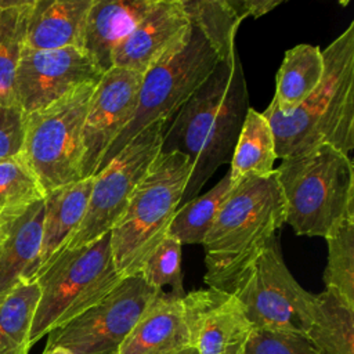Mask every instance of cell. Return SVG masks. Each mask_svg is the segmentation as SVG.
Wrapping results in <instances>:
<instances>
[{
    "label": "cell",
    "mask_w": 354,
    "mask_h": 354,
    "mask_svg": "<svg viewBox=\"0 0 354 354\" xmlns=\"http://www.w3.org/2000/svg\"><path fill=\"white\" fill-rule=\"evenodd\" d=\"M249 108L248 84L236 51L230 61L217 62L169 120L160 152H180L191 163L180 206L198 196L216 170L231 162Z\"/></svg>",
    "instance_id": "6da1fadb"
},
{
    "label": "cell",
    "mask_w": 354,
    "mask_h": 354,
    "mask_svg": "<svg viewBox=\"0 0 354 354\" xmlns=\"http://www.w3.org/2000/svg\"><path fill=\"white\" fill-rule=\"evenodd\" d=\"M283 223L285 205L275 170L231 185L202 243L206 285L232 293Z\"/></svg>",
    "instance_id": "7a4b0ae2"
},
{
    "label": "cell",
    "mask_w": 354,
    "mask_h": 354,
    "mask_svg": "<svg viewBox=\"0 0 354 354\" xmlns=\"http://www.w3.org/2000/svg\"><path fill=\"white\" fill-rule=\"evenodd\" d=\"M324 76L292 113L267 106L277 158L286 159L328 144L348 155L354 149V21L322 50Z\"/></svg>",
    "instance_id": "3957f363"
},
{
    "label": "cell",
    "mask_w": 354,
    "mask_h": 354,
    "mask_svg": "<svg viewBox=\"0 0 354 354\" xmlns=\"http://www.w3.org/2000/svg\"><path fill=\"white\" fill-rule=\"evenodd\" d=\"M275 171L285 223L296 235L326 238L354 220V165L337 148L324 144L282 159Z\"/></svg>",
    "instance_id": "277c9868"
},
{
    "label": "cell",
    "mask_w": 354,
    "mask_h": 354,
    "mask_svg": "<svg viewBox=\"0 0 354 354\" xmlns=\"http://www.w3.org/2000/svg\"><path fill=\"white\" fill-rule=\"evenodd\" d=\"M122 279L112 254L111 232L87 245L62 249L36 277L40 299L30 346L98 303Z\"/></svg>",
    "instance_id": "5b68a950"
},
{
    "label": "cell",
    "mask_w": 354,
    "mask_h": 354,
    "mask_svg": "<svg viewBox=\"0 0 354 354\" xmlns=\"http://www.w3.org/2000/svg\"><path fill=\"white\" fill-rule=\"evenodd\" d=\"M191 174L180 152H159L111 232L115 266L122 278L137 275L149 253L166 236Z\"/></svg>",
    "instance_id": "8992f818"
},
{
    "label": "cell",
    "mask_w": 354,
    "mask_h": 354,
    "mask_svg": "<svg viewBox=\"0 0 354 354\" xmlns=\"http://www.w3.org/2000/svg\"><path fill=\"white\" fill-rule=\"evenodd\" d=\"M97 84L80 86L26 115L21 155L44 194L82 180L83 126Z\"/></svg>",
    "instance_id": "52a82bcc"
},
{
    "label": "cell",
    "mask_w": 354,
    "mask_h": 354,
    "mask_svg": "<svg viewBox=\"0 0 354 354\" xmlns=\"http://www.w3.org/2000/svg\"><path fill=\"white\" fill-rule=\"evenodd\" d=\"M218 58L202 33L192 26L188 40L148 69L141 82L136 111L106 149L98 170H102L141 130L158 120H169L209 77Z\"/></svg>",
    "instance_id": "ba28073f"
},
{
    "label": "cell",
    "mask_w": 354,
    "mask_h": 354,
    "mask_svg": "<svg viewBox=\"0 0 354 354\" xmlns=\"http://www.w3.org/2000/svg\"><path fill=\"white\" fill-rule=\"evenodd\" d=\"M232 295L253 328L306 335L314 293L301 288L288 270L278 236L246 268Z\"/></svg>",
    "instance_id": "9c48e42d"
},
{
    "label": "cell",
    "mask_w": 354,
    "mask_h": 354,
    "mask_svg": "<svg viewBox=\"0 0 354 354\" xmlns=\"http://www.w3.org/2000/svg\"><path fill=\"white\" fill-rule=\"evenodd\" d=\"M166 124V120H158L141 130L94 176L84 217L64 249L87 245L116 225L133 192L160 152Z\"/></svg>",
    "instance_id": "30bf717a"
},
{
    "label": "cell",
    "mask_w": 354,
    "mask_h": 354,
    "mask_svg": "<svg viewBox=\"0 0 354 354\" xmlns=\"http://www.w3.org/2000/svg\"><path fill=\"white\" fill-rule=\"evenodd\" d=\"M159 292L138 274L123 278L98 303L48 332L44 348L62 347L72 354H116Z\"/></svg>",
    "instance_id": "8fae6325"
},
{
    "label": "cell",
    "mask_w": 354,
    "mask_h": 354,
    "mask_svg": "<svg viewBox=\"0 0 354 354\" xmlns=\"http://www.w3.org/2000/svg\"><path fill=\"white\" fill-rule=\"evenodd\" d=\"M102 75L82 48H24L15 71L14 100L28 115L80 86L97 84Z\"/></svg>",
    "instance_id": "7c38bea8"
},
{
    "label": "cell",
    "mask_w": 354,
    "mask_h": 354,
    "mask_svg": "<svg viewBox=\"0 0 354 354\" xmlns=\"http://www.w3.org/2000/svg\"><path fill=\"white\" fill-rule=\"evenodd\" d=\"M142 73L111 68L95 86L83 126L82 178L94 177L116 137L130 122L138 101Z\"/></svg>",
    "instance_id": "4fadbf2b"
},
{
    "label": "cell",
    "mask_w": 354,
    "mask_h": 354,
    "mask_svg": "<svg viewBox=\"0 0 354 354\" xmlns=\"http://www.w3.org/2000/svg\"><path fill=\"white\" fill-rule=\"evenodd\" d=\"M184 319L195 354H241L253 329L239 300L214 288L183 296Z\"/></svg>",
    "instance_id": "5bb4252c"
},
{
    "label": "cell",
    "mask_w": 354,
    "mask_h": 354,
    "mask_svg": "<svg viewBox=\"0 0 354 354\" xmlns=\"http://www.w3.org/2000/svg\"><path fill=\"white\" fill-rule=\"evenodd\" d=\"M191 21L181 0H156L127 37L116 47L112 68L145 73L189 37Z\"/></svg>",
    "instance_id": "9a60e30c"
},
{
    "label": "cell",
    "mask_w": 354,
    "mask_h": 354,
    "mask_svg": "<svg viewBox=\"0 0 354 354\" xmlns=\"http://www.w3.org/2000/svg\"><path fill=\"white\" fill-rule=\"evenodd\" d=\"M44 198L0 214V297L39 268Z\"/></svg>",
    "instance_id": "2e32d148"
},
{
    "label": "cell",
    "mask_w": 354,
    "mask_h": 354,
    "mask_svg": "<svg viewBox=\"0 0 354 354\" xmlns=\"http://www.w3.org/2000/svg\"><path fill=\"white\" fill-rule=\"evenodd\" d=\"M183 297L159 292L116 354H195L184 319Z\"/></svg>",
    "instance_id": "e0dca14e"
},
{
    "label": "cell",
    "mask_w": 354,
    "mask_h": 354,
    "mask_svg": "<svg viewBox=\"0 0 354 354\" xmlns=\"http://www.w3.org/2000/svg\"><path fill=\"white\" fill-rule=\"evenodd\" d=\"M156 0H94L88 11L83 51L105 73L116 47L127 37Z\"/></svg>",
    "instance_id": "ac0fdd59"
},
{
    "label": "cell",
    "mask_w": 354,
    "mask_h": 354,
    "mask_svg": "<svg viewBox=\"0 0 354 354\" xmlns=\"http://www.w3.org/2000/svg\"><path fill=\"white\" fill-rule=\"evenodd\" d=\"M94 0H33L24 48L83 50L88 11Z\"/></svg>",
    "instance_id": "d6986e66"
},
{
    "label": "cell",
    "mask_w": 354,
    "mask_h": 354,
    "mask_svg": "<svg viewBox=\"0 0 354 354\" xmlns=\"http://www.w3.org/2000/svg\"><path fill=\"white\" fill-rule=\"evenodd\" d=\"M93 183L94 177L82 178L51 189L44 195V218L37 274L66 246L79 228L88 205Z\"/></svg>",
    "instance_id": "ffe728a7"
},
{
    "label": "cell",
    "mask_w": 354,
    "mask_h": 354,
    "mask_svg": "<svg viewBox=\"0 0 354 354\" xmlns=\"http://www.w3.org/2000/svg\"><path fill=\"white\" fill-rule=\"evenodd\" d=\"M324 71V55L318 46L301 43L288 50L275 76L270 106L281 115L292 113L319 86Z\"/></svg>",
    "instance_id": "44dd1931"
},
{
    "label": "cell",
    "mask_w": 354,
    "mask_h": 354,
    "mask_svg": "<svg viewBox=\"0 0 354 354\" xmlns=\"http://www.w3.org/2000/svg\"><path fill=\"white\" fill-rule=\"evenodd\" d=\"M304 336L315 354H354V307L330 289L314 295Z\"/></svg>",
    "instance_id": "7402d4cb"
},
{
    "label": "cell",
    "mask_w": 354,
    "mask_h": 354,
    "mask_svg": "<svg viewBox=\"0 0 354 354\" xmlns=\"http://www.w3.org/2000/svg\"><path fill=\"white\" fill-rule=\"evenodd\" d=\"M275 141L268 119L249 108L230 162L231 185L245 177H264L275 170Z\"/></svg>",
    "instance_id": "603a6c76"
},
{
    "label": "cell",
    "mask_w": 354,
    "mask_h": 354,
    "mask_svg": "<svg viewBox=\"0 0 354 354\" xmlns=\"http://www.w3.org/2000/svg\"><path fill=\"white\" fill-rule=\"evenodd\" d=\"M40 299L36 279L22 281L0 297V354H28L33 315Z\"/></svg>",
    "instance_id": "cb8c5ba5"
},
{
    "label": "cell",
    "mask_w": 354,
    "mask_h": 354,
    "mask_svg": "<svg viewBox=\"0 0 354 354\" xmlns=\"http://www.w3.org/2000/svg\"><path fill=\"white\" fill-rule=\"evenodd\" d=\"M33 0H0V104H15L14 79Z\"/></svg>",
    "instance_id": "d4e9b609"
},
{
    "label": "cell",
    "mask_w": 354,
    "mask_h": 354,
    "mask_svg": "<svg viewBox=\"0 0 354 354\" xmlns=\"http://www.w3.org/2000/svg\"><path fill=\"white\" fill-rule=\"evenodd\" d=\"M183 7L218 61H230L236 53L235 37L241 19L228 0H181Z\"/></svg>",
    "instance_id": "484cf974"
},
{
    "label": "cell",
    "mask_w": 354,
    "mask_h": 354,
    "mask_svg": "<svg viewBox=\"0 0 354 354\" xmlns=\"http://www.w3.org/2000/svg\"><path fill=\"white\" fill-rule=\"evenodd\" d=\"M231 189L230 174L227 173L207 192L178 206L170 225L167 236L183 245H202L209 232L216 214Z\"/></svg>",
    "instance_id": "4316f807"
},
{
    "label": "cell",
    "mask_w": 354,
    "mask_h": 354,
    "mask_svg": "<svg viewBox=\"0 0 354 354\" xmlns=\"http://www.w3.org/2000/svg\"><path fill=\"white\" fill-rule=\"evenodd\" d=\"M325 239L328 243L325 289L336 292L354 307V220L344 221Z\"/></svg>",
    "instance_id": "83f0119b"
},
{
    "label": "cell",
    "mask_w": 354,
    "mask_h": 354,
    "mask_svg": "<svg viewBox=\"0 0 354 354\" xmlns=\"http://www.w3.org/2000/svg\"><path fill=\"white\" fill-rule=\"evenodd\" d=\"M44 195L22 155L0 160V214L30 205Z\"/></svg>",
    "instance_id": "f1b7e54d"
},
{
    "label": "cell",
    "mask_w": 354,
    "mask_h": 354,
    "mask_svg": "<svg viewBox=\"0 0 354 354\" xmlns=\"http://www.w3.org/2000/svg\"><path fill=\"white\" fill-rule=\"evenodd\" d=\"M138 275L153 289L166 292L169 288V293L183 297L185 292L183 288L181 243L166 235L145 259Z\"/></svg>",
    "instance_id": "f546056e"
},
{
    "label": "cell",
    "mask_w": 354,
    "mask_h": 354,
    "mask_svg": "<svg viewBox=\"0 0 354 354\" xmlns=\"http://www.w3.org/2000/svg\"><path fill=\"white\" fill-rule=\"evenodd\" d=\"M241 354H315L304 335L253 328Z\"/></svg>",
    "instance_id": "4dcf8cb0"
},
{
    "label": "cell",
    "mask_w": 354,
    "mask_h": 354,
    "mask_svg": "<svg viewBox=\"0 0 354 354\" xmlns=\"http://www.w3.org/2000/svg\"><path fill=\"white\" fill-rule=\"evenodd\" d=\"M26 113L17 104H0V160L21 155Z\"/></svg>",
    "instance_id": "1f68e13d"
},
{
    "label": "cell",
    "mask_w": 354,
    "mask_h": 354,
    "mask_svg": "<svg viewBox=\"0 0 354 354\" xmlns=\"http://www.w3.org/2000/svg\"><path fill=\"white\" fill-rule=\"evenodd\" d=\"M241 21L252 17L259 18L278 7L281 0H228Z\"/></svg>",
    "instance_id": "d6a6232c"
},
{
    "label": "cell",
    "mask_w": 354,
    "mask_h": 354,
    "mask_svg": "<svg viewBox=\"0 0 354 354\" xmlns=\"http://www.w3.org/2000/svg\"><path fill=\"white\" fill-rule=\"evenodd\" d=\"M43 354H72V353L62 347H51V348H44Z\"/></svg>",
    "instance_id": "836d02e7"
}]
</instances>
